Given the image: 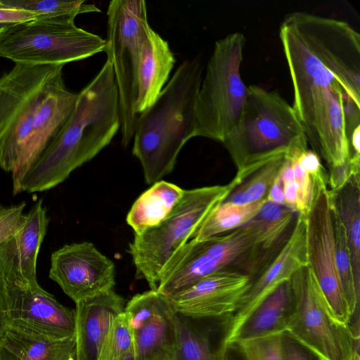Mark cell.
<instances>
[{"label":"cell","instance_id":"1","mask_svg":"<svg viewBox=\"0 0 360 360\" xmlns=\"http://www.w3.org/2000/svg\"><path fill=\"white\" fill-rule=\"evenodd\" d=\"M279 37L293 105L307 142L328 171L349 158L347 134L360 126V35L347 22L297 11Z\"/></svg>","mask_w":360,"mask_h":360},{"label":"cell","instance_id":"2","mask_svg":"<svg viewBox=\"0 0 360 360\" xmlns=\"http://www.w3.org/2000/svg\"><path fill=\"white\" fill-rule=\"evenodd\" d=\"M120 131L118 94L111 62L79 93L60 131L27 171L17 191L40 192L64 181L105 148Z\"/></svg>","mask_w":360,"mask_h":360},{"label":"cell","instance_id":"3","mask_svg":"<svg viewBox=\"0 0 360 360\" xmlns=\"http://www.w3.org/2000/svg\"><path fill=\"white\" fill-rule=\"evenodd\" d=\"M202 70L198 56L182 62L155 101L139 115L132 153L140 161L148 184L170 173L185 143L194 138Z\"/></svg>","mask_w":360,"mask_h":360},{"label":"cell","instance_id":"4","mask_svg":"<svg viewBox=\"0 0 360 360\" xmlns=\"http://www.w3.org/2000/svg\"><path fill=\"white\" fill-rule=\"evenodd\" d=\"M222 143L238 170L308 145L292 106L278 92L257 85L248 87L243 114Z\"/></svg>","mask_w":360,"mask_h":360},{"label":"cell","instance_id":"5","mask_svg":"<svg viewBox=\"0 0 360 360\" xmlns=\"http://www.w3.org/2000/svg\"><path fill=\"white\" fill-rule=\"evenodd\" d=\"M236 186L232 179L226 185L184 190L169 214L157 226L134 234L128 252L136 276L157 290L160 278L172 259L191 239L212 210L223 202Z\"/></svg>","mask_w":360,"mask_h":360},{"label":"cell","instance_id":"6","mask_svg":"<svg viewBox=\"0 0 360 360\" xmlns=\"http://www.w3.org/2000/svg\"><path fill=\"white\" fill-rule=\"evenodd\" d=\"M245 43L240 32L215 42L197 97L193 137L222 143L238 122L248 97L241 77Z\"/></svg>","mask_w":360,"mask_h":360},{"label":"cell","instance_id":"7","mask_svg":"<svg viewBox=\"0 0 360 360\" xmlns=\"http://www.w3.org/2000/svg\"><path fill=\"white\" fill-rule=\"evenodd\" d=\"M290 309L285 333L319 360H352L359 335L334 315L309 265L288 281Z\"/></svg>","mask_w":360,"mask_h":360},{"label":"cell","instance_id":"8","mask_svg":"<svg viewBox=\"0 0 360 360\" xmlns=\"http://www.w3.org/2000/svg\"><path fill=\"white\" fill-rule=\"evenodd\" d=\"M63 64L16 63L0 77V167L12 172L30 141L37 110Z\"/></svg>","mask_w":360,"mask_h":360},{"label":"cell","instance_id":"9","mask_svg":"<svg viewBox=\"0 0 360 360\" xmlns=\"http://www.w3.org/2000/svg\"><path fill=\"white\" fill-rule=\"evenodd\" d=\"M107 60L112 65L118 94L121 142L133 139L139 117L136 112L138 78L143 27L148 22L143 0H113L107 10Z\"/></svg>","mask_w":360,"mask_h":360},{"label":"cell","instance_id":"10","mask_svg":"<svg viewBox=\"0 0 360 360\" xmlns=\"http://www.w3.org/2000/svg\"><path fill=\"white\" fill-rule=\"evenodd\" d=\"M105 49V40L75 21L36 18L9 25L0 37V57L16 63L63 64L85 59Z\"/></svg>","mask_w":360,"mask_h":360},{"label":"cell","instance_id":"11","mask_svg":"<svg viewBox=\"0 0 360 360\" xmlns=\"http://www.w3.org/2000/svg\"><path fill=\"white\" fill-rule=\"evenodd\" d=\"M304 219L308 265L335 317L341 323L350 325L352 315L336 266L332 206L328 187L314 191L312 201Z\"/></svg>","mask_w":360,"mask_h":360},{"label":"cell","instance_id":"12","mask_svg":"<svg viewBox=\"0 0 360 360\" xmlns=\"http://www.w3.org/2000/svg\"><path fill=\"white\" fill-rule=\"evenodd\" d=\"M4 281L11 328L56 339L75 336V309L62 305L37 281Z\"/></svg>","mask_w":360,"mask_h":360},{"label":"cell","instance_id":"13","mask_svg":"<svg viewBox=\"0 0 360 360\" xmlns=\"http://www.w3.org/2000/svg\"><path fill=\"white\" fill-rule=\"evenodd\" d=\"M49 277L77 303L113 289L115 269L94 244L82 242L64 245L52 253Z\"/></svg>","mask_w":360,"mask_h":360},{"label":"cell","instance_id":"14","mask_svg":"<svg viewBox=\"0 0 360 360\" xmlns=\"http://www.w3.org/2000/svg\"><path fill=\"white\" fill-rule=\"evenodd\" d=\"M308 265L304 217L297 215L287 241L273 260L264 267L257 278L240 297L236 310L231 314L222 343L230 342L235 334L258 305L281 284L288 281L300 268Z\"/></svg>","mask_w":360,"mask_h":360},{"label":"cell","instance_id":"15","mask_svg":"<svg viewBox=\"0 0 360 360\" xmlns=\"http://www.w3.org/2000/svg\"><path fill=\"white\" fill-rule=\"evenodd\" d=\"M245 273L224 269L210 274L170 299L173 308L185 314L217 318L232 314L251 283Z\"/></svg>","mask_w":360,"mask_h":360},{"label":"cell","instance_id":"16","mask_svg":"<svg viewBox=\"0 0 360 360\" xmlns=\"http://www.w3.org/2000/svg\"><path fill=\"white\" fill-rule=\"evenodd\" d=\"M77 94L68 91L63 75L51 84L37 110L30 141L25 153L12 172L13 190L19 185L32 165L56 137L72 114Z\"/></svg>","mask_w":360,"mask_h":360},{"label":"cell","instance_id":"17","mask_svg":"<svg viewBox=\"0 0 360 360\" xmlns=\"http://www.w3.org/2000/svg\"><path fill=\"white\" fill-rule=\"evenodd\" d=\"M49 218L39 200L26 214L24 224L13 237L0 244V270L6 281L22 283L37 280V259Z\"/></svg>","mask_w":360,"mask_h":360},{"label":"cell","instance_id":"18","mask_svg":"<svg viewBox=\"0 0 360 360\" xmlns=\"http://www.w3.org/2000/svg\"><path fill=\"white\" fill-rule=\"evenodd\" d=\"M125 300L113 289L76 303V360H99L105 337Z\"/></svg>","mask_w":360,"mask_h":360},{"label":"cell","instance_id":"19","mask_svg":"<svg viewBox=\"0 0 360 360\" xmlns=\"http://www.w3.org/2000/svg\"><path fill=\"white\" fill-rule=\"evenodd\" d=\"M167 41L148 24L143 30L138 78L136 112L140 115L157 99L175 63Z\"/></svg>","mask_w":360,"mask_h":360},{"label":"cell","instance_id":"20","mask_svg":"<svg viewBox=\"0 0 360 360\" xmlns=\"http://www.w3.org/2000/svg\"><path fill=\"white\" fill-rule=\"evenodd\" d=\"M173 307V306H172ZM176 333L174 360H218L215 322L217 318L198 317L173 311Z\"/></svg>","mask_w":360,"mask_h":360},{"label":"cell","instance_id":"21","mask_svg":"<svg viewBox=\"0 0 360 360\" xmlns=\"http://www.w3.org/2000/svg\"><path fill=\"white\" fill-rule=\"evenodd\" d=\"M290 309V295L287 281L258 305L230 342L285 333Z\"/></svg>","mask_w":360,"mask_h":360},{"label":"cell","instance_id":"22","mask_svg":"<svg viewBox=\"0 0 360 360\" xmlns=\"http://www.w3.org/2000/svg\"><path fill=\"white\" fill-rule=\"evenodd\" d=\"M171 304L132 332L136 360H174L176 333Z\"/></svg>","mask_w":360,"mask_h":360},{"label":"cell","instance_id":"23","mask_svg":"<svg viewBox=\"0 0 360 360\" xmlns=\"http://www.w3.org/2000/svg\"><path fill=\"white\" fill-rule=\"evenodd\" d=\"M0 345L20 360H76L75 337L56 339L9 328Z\"/></svg>","mask_w":360,"mask_h":360},{"label":"cell","instance_id":"24","mask_svg":"<svg viewBox=\"0 0 360 360\" xmlns=\"http://www.w3.org/2000/svg\"><path fill=\"white\" fill-rule=\"evenodd\" d=\"M184 189L160 180L143 192L134 202L126 221L134 231L140 233L160 224L182 197Z\"/></svg>","mask_w":360,"mask_h":360},{"label":"cell","instance_id":"25","mask_svg":"<svg viewBox=\"0 0 360 360\" xmlns=\"http://www.w3.org/2000/svg\"><path fill=\"white\" fill-rule=\"evenodd\" d=\"M329 193L345 229L354 282L360 292V175L351 176L341 188Z\"/></svg>","mask_w":360,"mask_h":360},{"label":"cell","instance_id":"26","mask_svg":"<svg viewBox=\"0 0 360 360\" xmlns=\"http://www.w3.org/2000/svg\"><path fill=\"white\" fill-rule=\"evenodd\" d=\"M266 202L263 199L238 205L224 200L212 210L191 239L203 240L241 227L257 215Z\"/></svg>","mask_w":360,"mask_h":360},{"label":"cell","instance_id":"27","mask_svg":"<svg viewBox=\"0 0 360 360\" xmlns=\"http://www.w3.org/2000/svg\"><path fill=\"white\" fill-rule=\"evenodd\" d=\"M296 212L282 205L266 202L257 215L252 219L258 229L256 252L259 256L269 254L278 244L286 242L290 233V228ZM294 226V225H293Z\"/></svg>","mask_w":360,"mask_h":360},{"label":"cell","instance_id":"28","mask_svg":"<svg viewBox=\"0 0 360 360\" xmlns=\"http://www.w3.org/2000/svg\"><path fill=\"white\" fill-rule=\"evenodd\" d=\"M0 5L36 13L38 18H54L75 21L77 15L99 13L101 10L84 0H0Z\"/></svg>","mask_w":360,"mask_h":360},{"label":"cell","instance_id":"29","mask_svg":"<svg viewBox=\"0 0 360 360\" xmlns=\"http://www.w3.org/2000/svg\"><path fill=\"white\" fill-rule=\"evenodd\" d=\"M332 224L338 276L346 300L353 316L359 307V291L357 290L354 282L345 229L338 214L333 207Z\"/></svg>","mask_w":360,"mask_h":360},{"label":"cell","instance_id":"30","mask_svg":"<svg viewBox=\"0 0 360 360\" xmlns=\"http://www.w3.org/2000/svg\"><path fill=\"white\" fill-rule=\"evenodd\" d=\"M171 304V300L157 290L135 295L125 305L123 314L131 332Z\"/></svg>","mask_w":360,"mask_h":360},{"label":"cell","instance_id":"31","mask_svg":"<svg viewBox=\"0 0 360 360\" xmlns=\"http://www.w3.org/2000/svg\"><path fill=\"white\" fill-rule=\"evenodd\" d=\"M132 347V332L122 311L113 320L105 337L99 360H118Z\"/></svg>","mask_w":360,"mask_h":360},{"label":"cell","instance_id":"32","mask_svg":"<svg viewBox=\"0 0 360 360\" xmlns=\"http://www.w3.org/2000/svg\"><path fill=\"white\" fill-rule=\"evenodd\" d=\"M285 154L268 162L241 182L251 202L266 199L272 184L280 173Z\"/></svg>","mask_w":360,"mask_h":360},{"label":"cell","instance_id":"33","mask_svg":"<svg viewBox=\"0 0 360 360\" xmlns=\"http://www.w3.org/2000/svg\"><path fill=\"white\" fill-rule=\"evenodd\" d=\"M307 148V146L296 147L285 153L291 161L297 188V213L304 217L309 211L314 195L311 180L298 161L299 154Z\"/></svg>","mask_w":360,"mask_h":360},{"label":"cell","instance_id":"34","mask_svg":"<svg viewBox=\"0 0 360 360\" xmlns=\"http://www.w3.org/2000/svg\"><path fill=\"white\" fill-rule=\"evenodd\" d=\"M275 335L236 342L246 360H282L281 337Z\"/></svg>","mask_w":360,"mask_h":360},{"label":"cell","instance_id":"35","mask_svg":"<svg viewBox=\"0 0 360 360\" xmlns=\"http://www.w3.org/2000/svg\"><path fill=\"white\" fill-rule=\"evenodd\" d=\"M25 202L8 207L0 203V244L13 237L25 223Z\"/></svg>","mask_w":360,"mask_h":360},{"label":"cell","instance_id":"36","mask_svg":"<svg viewBox=\"0 0 360 360\" xmlns=\"http://www.w3.org/2000/svg\"><path fill=\"white\" fill-rule=\"evenodd\" d=\"M298 161L308 173L314 191L319 188L328 187V173L316 153L307 148L299 154Z\"/></svg>","mask_w":360,"mask_h":360},{"label":"cell","instance_id":"37","mask_svg":"<svg viewBox=\"0 0 360 360\" xmlns=\"http://www.w3.org/2000/svg\"><path fill=\"white\" fill-rule=\"evenodd\" d=\"M282 360H319L308 349L286 333L281 337Z\"/></svg>","mask_w":360,"mask_h":360},{"label":"cell","instance_id":"38","mask_svg":"<svg viewBox=\"0 0 360 360\" xmlns=\"http://www.w3.org/2000/svg\"><path fill=\"white\" fill-rule=\"evenodd\" d=\"M280 175L283 184L285 207L297 213V188L292 167H284Z\"/></svg>","mask_w":360,"mask_h":360},{"label":"cell","instance_id":"39","mask_svg":"<svg viewBox=\"0 0 360 360\" xmlns=\"http://www.w3.org/2000/svg\"><path fill=\"white\" fill-rule=\"evenodd\" d=\"M38 18L40 16L36 13L0 5V25L18 24Z\"/></svg>","mask_w":360,"mask_h":360},{"label":"cell","instance_id":"40","mask_svg":"<svg viewBox=\"0 0 360 360\" xmlns=\"http://www.w3.org/2000/svg\"><path fill=\"white\" fill-rule=\"evenodd\" d=\"M9 328L6 285L3 274L0 270V342Z\"/></svg>","mask_w":360,"mask_h":360},{"label":"cell","instance_id":"41","mask_svg":"<svg viewBox=\"0 0 360 360\" xmlns=\"http://www.w3.org/2000/svg\"><path fill=\"white\" fill-rule=\"evenodd\" d=\"M218 360H246L238 345L235 342L220 343Z\"/></svg>","mask_w":360,"mask_h":360},{"label":"cell","instance_id":"42","mask_svg":"<svg viewBox=\"0 0 360 360\" xmlns=\"http://www.w3.org/2000/svg\"><path fill=\"white\" fill-rule=\"evenodd\" d=\"M266 201L268 202L285 207V200L283 192V184L280 173L274 180V183L272 184L266 197Z\"/></svg>","mask_w":360,"mask_h":360},{"label":"cell","instance_id":"43","mask_svg":"<svg viewBox=\"0 0 360 360\" xmlns=\"http://www.w3.org/2000/svg\"><path fill=\"white\" fill-rule=\"evenodd\" d=\"M0 360H20L15 354L0 345Z\"/></svg>","mask_w":360,"mask_h":360},{"label":"cell","instance_id":"44","mask_svg":"<svg viewBox=\"0 0 360 360\" xmlns=\"http://www.w3.org/2000/svg\"><path fill=\"white\" fill-rule=\"evenodd\" d=\"M118 360H136L133 349L129 351L127 353H126L123 356H122Z\"/></svg>","mask_w":360,"mask_h":360},{"label":"cell","instance_id":"45","mask_svg":"<svg viewBox=\"0 0 360 360\" xmlns=\"http://www.w3.org/2000/svg\"><path fill=\"white\" fill-rule=\"evenodd\" d=\"M352 360H360L359 354V349L355 350Z\"/></svg>","mask_w":360,"mask_h":360},{"label":"cell","instance_id":"46","mask_svg":"<svg viewBox=\"0 0 360 360\" xmlns=\"http://www.w3.org/2000/svg\"><path fill=\"white\" fill-rule=\"evenodd\" d=\"M8 25H0V37Z\"/></svg>","mask_w":360,"mask_h":360}]
</instances>
